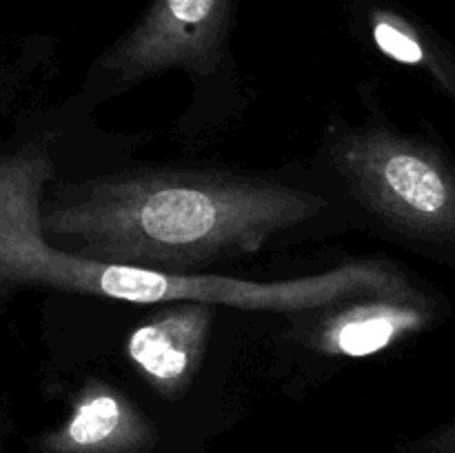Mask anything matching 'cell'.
Listing matches in <instances>:
<instances>
[{
  "label": "cell",
  "mask_w": 455,
  "mask_h": 453,
  "mask_svg": "<svg viewBox=\"0 0 455 453\" xmlns=\"http://www.w3.org/2000/svg\"><path fill=\"white\" fill-rule=\"evenodd\" d=\"M324 207L320 195L262 178L151 167L58 187L38 222L44 242L83 260L187 274L260 251Z\"/></svg>",
  "instance_id": "1"
},
{
  "label": "cell",
  "mask_w": 455,
  "mask_h": 453,
  "mask_svg": "<svg viewBox=\"0 0 455 453\" xmlns=\"http://www.w3.org/2000/svg\"><path fill=\"white\" fill-rule=\"evenodd\" d=\"M12 284H44L62 291L111 300L204 302L238 309L307 311L333 306L369 293H411L416 289L385 260H351L305 278L253 282L227 275L169 274L145 266L107 265L76 258L44 242L38 216L22 220L0 247V289Z\"/></svg>",
  "instance_id": "2"
},
{
  "label": "cell",
  "mask_w": 455,
  "mask_h": 453,
  "mask_svg": "<svg viewBox=\"0 0 455 453\" xmlns=\"http://www.w3.org/2000/svg\"><path fill=\"white\" fill-rule=\"evenodd\" d=\"M331 158L351 194L387 226L422 242H453V173L434 145L363 127L342 133Z\"/></svg>",
  "instance_id": "3"
},
{
  "label": "cell",
  "mask_w": 455,
  "mask_h": 453,
  "mask_svg": "<svg viewBox=\"0 0 455 453\" xmlns=\"http://www.w3.org/2000/svg\"><path fill=\"white\" fill-rule=\"evenodd\" d=\"M238 0H147L145 9L96 71L114 83H138L169 69L209 74L220 65Z\"/></svg>",
  "instance_id": "4"
},
{
  "label": "cell",
  "mask_w": 455,
  "mask_h": 453,
  "mask_svg": "<svg viewBox=\"0 0 455 453\" xmlns=\"http://www.w3.org/2000/svg\"><path fill=\"white\" fill-rule=\"evenodd\" d=\"M213 318V305L178 302L129 333L127 355L151 389L164 398L189 389L207 354Z\"/></svg>",
  "instance_id": "5"
},
{
  "label": "cell",
  "mask_w": 455,
  "mask_h": 453,
  "mask_svg": "<svg viewBox=\"0 0 455 453\" xmlns=\"http://www.w3.org/2000/svg\"><path fill=\"white\" fill-rule=\"evenodd\" d=\"M338 309L320 322L318 349L329 355L363 358L389 349L404 336L420 331L434 314L425 296L411 293H369L338 302Z\"/></svg>",
  "instance_id": "6"
},
{
  "label": "cell",
  "mask_w": 455,
  "mask_h": 453,
  "mask_svg": "<svg viewBox=\"0 0 455 453\" xmlns=\"http://www.w3.org/2000/svg\"><path fill=\"white\" fill-rule=\"evenodd\" d=\"M154 442V429L116 386L92 380L69 417L44 438L49 453H136Z\"/></svg>",
  "instance_id": "7"
},
{
  "label": "cell",
  "mask_w": 455,
  "mask_h": 453,
  "mask_svg": "<svg viewBox=\"0 0 455 453\" xmlns=\"http://www.w3.org/2000/svg\"><path fill=\"white\" fill-rule=\"evenodd\" d=\"M369 36L373 44L391 60L409 67H422L429 71L440 87L451 96L453 93V67L449 58L438 49L435 40L403 12L371 4L367 9Z\"/></svg>",
  "instance_id": "8"
},
{
  "label": "cell",
  "mask_w": 455,
  "mask_h": 453,
  "mask_svg": "<svg viewBox=\"0 0 455 453\" xmlns=\"http://www.w3.org/2000/svg\"><path fill=\"white\" fill-rule=\"evenodd\" d=\"M52 176V160L40 147L0 158V247L25 218L40 211V194Z\"/></svg>",
  "instance_id": "9"
}]
</instances>
